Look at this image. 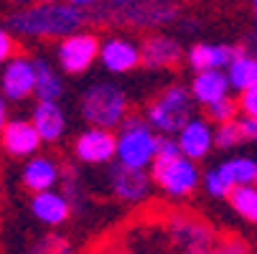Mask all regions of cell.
Returning a JSON list of instances; mask_svg holds the SVG:
<instances>
[{"mask_svg": "<svg viewBox=\"0 0 257 254\" xmlns=\"http://www.w3.org/2000/svg\"><path fill=\"white\" fill-rule=\"evenodd\" d=\"M31 122L36 125V130H39L44 142H59L66 132V115L59 107V102L39 99V104L33 107Z\"/></svg>", "mask_w": 257, "mask_h": 254, "instance_id": "d6986e66", "label": "cell"}, {"mask_svg": "<svg viewBox=\"0 0 257 254\" xmlns=\"http://www.w3.org/2000/svg\"><path fill=\"white\" fill-rule=\"evenodd\" d=\"M6 94L3 92H0V132H3V127L8 125V107H6Z\"/></svg>", "mask_w": 257, "mask_h": 254, "instance_id": "d590c367", "label": "cell"}, {"mask_svg": "<svg viewBox=\"0 0 257 254\" xmlns=\"http://www.w3.org/2000/svg\"><path fill=\"white\" fill-rule=\"evenodd\" d=\"M206 112H209V120L216 122V125L232 122V120H237V112H239V99L224 97V99H219V102L209 104V107H206Z\"/></svg>", "mask_w": 257, "mask_h": 254, "instance_id": "83f0119b", "label": "cell"}, {"mask_svg": "<svg viewBox=\"0 0 257 254\" xmlns=\"http://www.w3.org/2000/svg\"><path fill=\"white\" fill-rule=\"evenodd\" d=\"M112 8H125V6H133V3H140V0H107Z\"/></svg>", "mask_w": 257, "mask_h": 254, "instance_id": "74e56055", "label": "cell"}, {"mask_svg": "<svg viewBox=\"0 0 257 254\" xmlns=\"http://www.w3.org/2000/svg\"><path fill=\"white\" fill-rule=\"evenodd\" d=\"M252 11H254V26H257V0H252Z\"/></svg>", "mask_w": 257, "mask_h": 254, "instance_id": "ab89813d", "label": "cell"}, {"mask_svg": "<svg viewBox=\"0 0 257 254\" xmlns=\"http://www.w3.org/2000/svg\"><path fill=\"white\" fill-rule=\"evenodd\" d=\"M21 180H23V186L31 193L49 191V188H56L61 183V168L49 155H33V158L26 160L23 173H21Z\"/></svg>", "mask_w": 257, "mask_h": 254, "instance_id": "e0dca14e", "label": "cell"}, {"mask_svg": "<svg viewBox=\"0 0 257 254\" xmlns=\"http://www.w3.org/2000/svg\"><path fill=\"white\" fill-rule=\"evenodd\" d=\"M61 186H64V193L66 198L74 206V213L84 208V191H82V183H79V175L74 168H64L61 170Z\"/></svg>", "mask_w": 257, "mask_h": 254, "instance_id": "4316f807", "label": "cell"}, {"mask_svg": "<svg viewBox=\"0 0 257 254\" xmlns=\"http://www.w3.org/2000/svg\"><path fill=\"white\" fill-rule=\"evenodd\" d=\"M26 254H77V249H74V244H71L64 234L51 231V234H44V236L36 239L26 249Z\"/></svg>", "mask_w": 257, "mask_h": 254, "instance_id": "d4e9b609", "label": "cell"}, {"mask_svg": "<svg viewBox=\"0 0 257 254\" xmlns=\"http://www.w3.org/2000/svg\"><path fill=\"white\" fill-rule=\"evenodd\" d=\"M16 56V33L8 26H0V64H8Z\"/></svg>", "mask_w": 257, "mask_h": 254, "instance_id": "4dcf8cb0", "label": "cell"}, {"mask_svg": "<svg viewBox=\"0 0 257 254\" xmlns=\"http://www.w3.org/2000/svg\"><path fill=\"white\" fill-rule=\"evenodd\" d=\"M99 61L107 71H112V74H127V71H133L135 66L143 64V54H140V46L135 41L115 36V39L102 41Z\"/></svg>", "mask_w": 257, "mask_h": 254, "instance_id": "5bb4252c", "label": "cell"}, {"mask_svg": "<svg viewBox=\"0 0 257 254\" xmlns=\"http://www.w3.org/2000/svg\"><path fill=\"white\" fill-rule=\"evenodd\" d=\"M61 94H64V82L54 71V66L46 64L44 59H36V97L46 102H59Z\"/></svg>", "mask_w": 257, "mask_h": 254, "instance_id": "7402d4cb", "label": "cell"}, {"mask_svg": "<svg viewBox=\"0 0 257 254\" xmlns=\"http://www.w3.org/2000/svg\"><path fill=\"white\" fill-rule=\"evenodd\" d=\"M222 173L229 178L232 186H247V183H257V160L252 158H229L224 163H219Z\"/></svg>", "mask_w": 257, "mask_h": 254, "instance_id": "cb8c5ba5", "label": "cell"}, {"mask_svg": "<svg viewBox=\"0 0 257 254\" xmlns=\"http://www.w3.org/2000/svg\"><path fill=\"white\" fill-rule=\"evenodd\" d=\"M130 112V99L127 94L109 82H97L87 87L82 94V117L94 127H109L122 125Z\"/></svg>", "mask_w": 257, "mask_h": 254, "instance_id": "277c9868", "label": "cell"}, {"mask_svg": "<svg viewBox=\"0 0 257 254\" xmlns=\"http://www.w3.org/2000/svg\"><path fill=\"white\" fill-rule=\"evenodd\" d=\"M0 92L11 102H21L36 94V59L13 56L0 74Z\"/></svg>", "mask_w": 257, "mask_h": 254, "instance_id": "8fae6325", "label": "cell"}, {"mask_svg": "<svg viewBox=\"0 0 257 254\" xmlns=\"http://www.w3.org/2000/svg\"><path fill=\"white\" fill-rule=\"evenodd\" d=\"M102 41L89 31H77L59 41L56 61L66 74H84V71L99 59Z\"/></svg>", "mask_w": 257, "mask_h": 254, "instance_id": "52a82bcc", "label": "cell"}, {"mask_svg": "<svg viewBox=\"0 0 257 254\" xmlns=\"http://www.w3.org/2000/svg\"><path fill=\"white\" fill-rule=\"evenodd\" d=\"M74 155L79 163L87 165H107L117 158V135L109 127L89 125L74 140Z\"/></svg>", "mask_w": 257, "mask_h": 254, "instance_id": "9c48e42d", "label": "cell"}, {"mask_svg": "<svg viewBox=\"0 0 257 254\" xmlns=\"http://www.w3.org/2000/svg\"><path fill=\"white\" fill-rule=\"evenodd\" d=\"M214 142H216V148H222V150L237 148L239 142H244V137H242V132H239V122L232 120V122L216 125V130H214Z\"/></svg>", "mask_w": 257, "mask_h": 254, "instance_id": "f1b7e54d", "label": "cell"}, {"mask_svg": "<svg viewBox=\"0 0 257 254\" xmlns=\"http://www.w3.org/2000/svg\"><path fill=\"white\" fill-rule=\"evenodd\" d=\"M153 175L148 173V168H130L122 163H115L109 168V188H112L115 198L130 206L145 203L151 198L153 191Z\"/></svg>", "mask_w": 257, "mask_h": 254, "instance_id": "ba28073f", "label": "cell"}, {"mask_svg": "<svg viewBox=\"0 0 257 254\" xmlns=\"http://www.w3.org/2000/svg\"><path fill=\"white\" fill-rule=\"evenodd\" d=\"M227 201L234 208V213H239L247 224H254L257 226V183L234 186Z\"/></svg>", "mask_w": 257, "mask_h": 254, "instance_id": "603a6c76", "label": "cell"}, {"mask_svg": "<svg viewBox=\"0 0 257 254\" xmlns=\"http://www.w3.org/2000/svg\"><path fill=\"white\" fill-rule=\"evenodd\" d=\"M227 74L232 82V89L244 92L257 84V54L249 51L247 46H237V56L227 66Z\"/></svg>", "mask_w": 257, "mask_h": 254, "instance_id": "44dd1931", "label": "cell"}, {"mask_svg": "<svg viewBox=\"0 0 257 254\" xmlns=\"http://www.w3.org/2000/svg\"><path fill=\"white\" fill-rule=\"evenodd\" d=\"M161 224L171 246V254H196L211 249L219 241L214 226L194 211H168L161 216Z\"/></svg>", "mask_w": 257, "mask_h": 254, "instance_id": "7a4b0ae2", "label": "cell"}, {"mask_svg": "<svg viewBox=\"0 0 257 254\" xmlns=\"http://www.w3.org/2000/svg\"><path fill=\"white\" fill-rule=\"evenodd\" d=\"M84 21L87 11L69 0L66 3L64 0H54V3L39 0V3L21 6V11L11 13L8 28L23 39H66L82 31Z\"/></svg>", "mask_w": 257, "mask_h": 254, "instance_id": "6da1fadb", "label": "cell"}, {"mask_svg": "<svg viewBox=\"0 0 257 254\" xmlns=\"http://www.w3.org/2000/svg\"><path fill=\"white\" fill-rule=\"evenodd\" d=\"M196 254H249V246L239 236H219V241L211 249H204Z\"/></svg>", "mask_w": 257, "mask_h": 254, "instance_id": "f546056e", "label": "cell"}, {"mask_svg": "<svg viewBox=\"0 0 257 254\" xmlns=\"http://www.w3.org/2000/svg\"><path fill=\"white\" fill-rule=\"evenodd\" d=\"M201 186H204V191H206L211 198H229V193H232V188H234V186L229 183V178L222 173V168H219V165L204 173Z\"/></svg>", "mask_w": 257, "mask_h": 254, "instance_id": "484cf974", "label": "cell"}, {"mask_svg": "<svg viewBox=\"0 0 257 254\" xmlns=\"http://www.w3.org/2000/svg\"><path fill=\"white\" fill-rule=\"evenodd\" d=\"M31 213L39 219L44 226L49 229H56L61 224H66L74 213V206L66 198L64 191H56V188H49V191H39L31 196Z\"/></svg>", "mask_w": 257, "mask_h": 254, "instance_id": "4fadbf2b", "label": "cell"}, {"mask_svg": "<svg viewBox=\"0 0 257 254\" xmlns=\"http://www.w3.org/2000/svg\"><path fill=\"white\" fill-rule=\"evenodd\" d=\"M234 56H237V46H227V44H194L186 51V61L194 71L227 69Z\"/></svg>", "mask_w": 257, "mask_h": 254, "instance_id": "ffe728a7", "label": "cell"}, {"mask_svg": "<svg viewBox=\"0 0 257 254\" xmlns=\"http://www.w3.org/2000/svg\"><path fill=\"white\" fill-rule=\"evenodd\" d=\"M69 3H74V6H79V8H94V6H99L102 0H69Z\"/></svg>", "mask_w": 257, "mask_h": 254, "instance_id": "8d00e7d4", "label": "cell"}, {"mask_svg": "<svg viewBox=\"0 0 257 254\" xmlns=\"http://www.w3.org/2000/svg\"><path fill=\"white\" fill-rule=\"evenodd\" d=\"M194 107H196V99L191 89L181 84H171L148 104L145 120L151 122V127L158 135H176L189 120H194Z\"/></svg>", "mask_w": 257, "mask_h": 254, "instance_id": "3957f363", "label": "cell"}, {"mask_svg": "<svg viewBox=\"0 0 257 254\" xmlns=\"http://www.w3.org/2000/svg\"><path fill=\"white\" fill-rule=\"evenodd\" d=\"M249 254H252V251H249Z\"/></svg>", "mask_w": 257, "mask_h": 254, "instance_id": "b9f144b4", "label": "cell"}, {"mask_svg": "<svg viewBox=\"0 0 257 254\" xmlns=\"http://www.w3.org/2000/svg\"><path fill=\"white\" fill-rule=\"evenodd\" d=\"M158 150V132L138 115H127L117 135V163L130 168H151Z\"/></svg>", "mask_w": 257, "mask_h": 254, "instance_id": "5b68a950", "label": "cell"}, {"mask_svg": "<svg viewBox=\"0 0 257 254\" xmlns=\"http://www.w3.org/2000/svg\"><path fill=\"white\" fill-rule=\"evenodd\" d=\"M181 155V145L176 135H158V150L156 158H176Z\"/></svg>", "mask_w": 257, "mask_h": 254, "instance_id": "1f68e13d", "label": "cell"}, {"mask_svg": "<svg viewBox=\"0 0 257 254\" xmlns=\"http://www.w3.org/2000/svg\"><path fill=\"white\" fill-rule=\"evenodd\" d=\"M237 122H239V132H242L244 142H254L257 140V117L242 115V117H237Z\"/></svg>", "mask_w": 257, "mask_h": 254, "instance_id": "e575fe53", "label": "cell"}, {"mask_svg": "<svg viewBox=\"0 0 257 254\" xmlns=\"http://www.w3.org/2000/svg\"><path fill=\"white\" fill-rule=\"evenodd\" d=\"M239 112L249 115V117H257V84L239 92Z\"/></svg>", "mask_w": 257, "mask_h": 254, "instance_id": "d6a6232c", "label": "cell"}, {"mask_svg": "<svg viewBox=\"0 0 257 254\" xmlns=\"http://www.w3.org/2000/svg\"><path fill=\"white\" fill-rule=\"evenodd\" d=\"M109 13L135 28H158V26L173 23L178 16V8L173 3H166V0H140V3H133L125 8H112Z\"/></svg>", "mask_w": 257, "mask_h": 254, "instance_id": "30bf717a", "label": "cell"}, {"mask_svg": "<svg viewBox=\"0 0 257 254\" xmlns=\"http://www.w3.org/2000/svg\"><path fill=\"white\" fill-rule=\"evenodd\" d=\"M16 6H31V0H13Z\"/></svg>", "mask_w": 257, "mask_h": 254, "instance_id": "f35d334b", "label": "cell"}, {"mask_svg": "<svg viewBox=\"0 0 257 254\" xmlns=\"http://www.w3.org/2000/svg\"><path fill=\"white\" fill-rule=\"evenodd\" d=\"M232 82L227 69H206V71H196V77L191 79V94L196 99V104H214L219 99L229 97Z\"/></svg>", "mask_w": 257, "mask_h": 254, "instance_id": "ac0fdd59", "label": "cell"}, {"mask_svg": "<svg viewBox=\"0 0 257 254\" xmlns=\"http://www.w3.org/2000/svg\"><path fill=\"white\" fill-rule=\"evenodd\" d=\"M151 175L156 188L168 196V198H186L191 196L199 186L204 173L199 170L196 160L186 158V155H176V158H156L151 165Z\"/></svg>", "mask_w": 257, "mask_h": 254, "instance_id": "8992f818", "label": "cell"}, {"mask_svg": "<svg viewBox=\"0 0 257 254\" xmlns=\"http://www.w3.org/2000/svg\"><path fill=\"white\" fill-rule=\"evenodd\" d=\"M89 254H138V251L130 249V246L120 239V241H104V244H97Z\"/></svg>", "mask_w": 257, "mask_h": 254, "instance_id": "836d02e7", "label": "cell"}, {"mask_svg": "<svg viewBox=\"0 0 257 254\" xmlns=\"http://www.w3.org/2000/svg\"><path fill=\"white\" fill-rule=\"evenodd\" d=\"M44 145L39 130L36 125L28 120H11L3 132H0V148H3L11 158H21V160H28L39 153V148Z\"/></svg>", "mask_w": 257, "mask_h": 254, "instance_id": "7c38bea8", "label": "cell"}, {"mask_svg": "<svg viewBox=\"0 0 257 254\" xmlns=\"http://www.w3.org/2000/svg\"><path fill=\"white\" fill-rule=\"evenodd\" d=\"M44 3H54V0H44Z\"/></svg>", "mask_w": 257, "mask_h": 254, "instance_id": "60d3db41", "label": "cell"}, {"mask_svg": "<svg viewBox=\"0 0 257 254\" xmlns=\"http://www.w3.org/2000/svg\"><path fill=\"white\" fill-rule=\"evenodd\" d=\"M140 54H143V66L148 69H171L176 66L183 56V49L176 39L163 33H153L140 44Z\"/></svg>", "mask_w": 257, "mask_h": 254, "instance_id": "9a60e30c", "label": "cell"}, {"mask_svg": "<svg viewBox=\"0 0 257 254\" xmlns=\"http://www.w3.org/2000/svg\"><path fill=\"white\" fill-rule=\"evenodd\" d=\"M176 137H178V145H181V153L186 158H191V160H204L209 155V150L216 145L214 142V130L201 117L189 120L176 132Z\"/></svg>", "mask_w": 257, "mask_h": 254, "instance_id": "2e32d148", "label": "cell"}]
</instances>
